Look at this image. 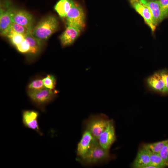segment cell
<instances>
[{
	"label": "cell",
	"instance_id": "1",
	"mask_svg": "<svg viewBox=\"0 0 168 168\" xmlns=\"http://www.w3.org/2000/svg\"><path fill=\"white\" fill-rule=\"evenodd\" d=\"M58 22L57 18L49 16L42 19L32 29L33 36L42 43L47 40L58 29Z\"/></svg>",
	"mask_w": 168,
	"mask_h": 168
},
{
	"label": "cell",
	"instance_id": "2",
	"mask_svg": "<svg viewBox=\"0 0 168 168\" xmlns=\"http://www.w3.org/2000/svg\"><path fill=\"white\" fill-rule=\"evenodd\" d=\"M110 157L109 151L103 148L98 140L94 138L89 150L84 155L79 157L78 159L82 164L87 165L105 161Z\"/></svg>",
	"mask_w": 168,
	"mask_h": 168
},
{
	"label": "cell",
	"instance_id": "3",
	"mask_svg": "<svg viewBox=\"0 0 168 168\" xmlns=\"http://www.w3.org/2000/svg\"><path fill=\"white\" fill-rule=\"evenodd\" d=\"M56 90L46 88L37 90H28L27 94L31 101L37 106L43 109L44 106L51 101L58 93Z\"/></svg>",
	"mask_w": 168,
	"mask_h": 168
},
{
	"label": "cell",
	"instance_id": "4",
	"mask_svg": "<svg viewBox=\"0 0 168 168\" xmlns=\"http://www.w3.org/2000/svg\"><path fill=\"white\" fill-rule=\"evenodd\" d=\"M66 17L67 26L82 30L85 26V15L83 9L80 4L74 1Z\"/></svg>",
	"mask_w": 168,
	"mask_h": 168
},
{
	"label": "cell",
	"instance_id": "5",
	"mask_svg": "<svg viewBox=\"0 0 168 168\" xmlns=\"http://www.w3.org/2000/svg\"><path fill=\"white\" fill-rule=\"evenodd\" d=\"M109 120L103 114L91 117L86 123V129L98 140L99 136L106 128Z\"/></svg>",
	"mask_w": 168,
	"mask_h": 168
},
{
	"label": "cell",
	"instance_id": "6",
	"mask_svg": "<svg viewBox=\"0 0 168 168\" xmlns=\"http://www.w3.org/2000/svg\"><path fill=\"white\" fill-rule=\"evenodd\" d=\"M144 82L149 91L165 96V85L159 70L145 78Z\"/></svg>",
	"mask_w": 168,
	"mask_h": 168
},
{
	"label": "cell",
	"instance_id": "7",
	"mask_svg": "<svg viewBox=\"0 0 168 168\" xmlns=\"http://www.w3.org/2000/svg\"><path fill=\"white\" fill-rule=\"evenodd\" d=\"M11 16L12 22L20 24L30 30H32L34 28V17L27 12L12 7Z\"/></svg>",
	"mask_w": 168,
	"mask_h": 168
},
{
	"label": "cell",
	"instance_id": "8",
	"mask_svg": "<svg viewBox=\"0 0 168 168\" xmlns=\"http://www.w3.org/2000/svg\"><path fill=\"white\" fill-rule=\"evenodd\" d=\"M115 139L113 122L112 120H109L106 128L99 136L98 141L103 148L109 151L111 146Z\"/></svg>",
	"mask_w": 168,
	"mask_h": 168
},
{
	"label": "cell",
	"instance_id": "9",
	"mask_svg": "<svg viewBox=\"0 0 168 168\" xmlns=\"http://www.w3.org/2000/svg\"><path fill=\"white\" fill-rule=\"evenodd\" d=\"M39 115V113L37 111L24 110L22 113V121L25 127L35 130L42 136L43 133L40 131L38 121Z\"/></svg>",
	"mask_w": 168,
	"mask_h": 168
},
{
	"label": "cell",
	"instance_id": "10",
	"mask_svg": "<svg viewBox=\"0 0 168 168\" xmlns=\"http://www.w3.org/2000/svg\"><path fill=\"white\" fill-rule=\"evenodd\" d=\"M132 7L143 18L146 23L152 31H154L156 26L154 24L152 15L149 8L139 0H131Z\"/></svg>",
	"mask_w": 168,
	"mask_h": 168
},
{
	"label": "cell",
	"instance_id": "11",
	"mask_svg": "<svg viewBox=\"0 0 168 168\" xmlns=\"http://www.w3.org/2000/svg\"><path fill=\"white\" fill-rule=\"evenodd\" d=\"M8 2L1 6L0 14V30L2 35L4 36L12 23L11 12L12 7Z\"/></svg>",
	"mask_w": 168,
	"mask_h": 168
},
{
	"label": "cell",
	"instance_id": "12",
	"mask_svg": "<svg viewBox=\"0 0 168 168\" xmlns=\"http://www.w3.org/2000/svg\"><path fill=\"white\" fill-rule=\"evenodd\" d=\"M150 9L154 24L157 25L163 19L158 0H139Z\"/></svg>",
	"mask_w": 168,
	"mask_h": 168
},
{
	"label": "cell",
	"instance_id": "13",
	"mask_svg": "<svg viewBox=\"0 0 168 168\" xmlns=\"http://www.w3.org/2000/svg\"><path fill=\"white\" fill-rule=\"evenodd\" d=\"M82 30L72 26H67L60 36L62 45L66 46L72 44L79 35Z\"/></svg>",
	"mask_w": 168,
	"mask_h": 168
},
{
	"label": "cell",
	"instance_id": "14",
	"mask_svg": "<svg viewBox=\"0 0 168 168\" xmlns=\"http://www.w3.org/2000/svg\"><path fill=\"white\" fill-rule=\"evenodd\" d=\"M94 138L89 131L86 129L84 131L77 147V153L79 157L82 156L88 151Z\"/></svg>",
	"mask_w": 168,
	"mask_h": 168
},
{
	"label": "cell",
	"instance_id": "15",
	"mask_svg": "<svg viewBox=\"0 0 168 168\" xmlns=\"http://www.w3.org/2000/svg\"><path fill=\"white\" fill-rule=\"evenodd\" d=\"M150 165V156L147 150L142 147L138 151L132 166L134 168H146Z\"/></svg>",
	"mask_w": 168,
	"mask_h": 168
},
{
	"label": "cell",
	"instance_id": "16",
	"mask_svg": "<svg viewBox=\"0 0 168 168\" xmlns=\"http://www.w3.org/2000/svg\"><path fill=\"white\" fill-rule=\"evenodd\" d=\"M25 38L30 44V49L29 55L35 56L38 55L42 49V43L33 36L31 31L29 32L25 35Z\"/></svg>",
	"mask_w": 168,
	"mask_h": 168
},
{
	"label": "cell",
	"instance_id": "17",
	"mask_svg": "<svg viewBox=\"0 0 168 168\" xmlns=\"http://www.w3.org/2000/svg\"><path fill=\"white\" fill-rule=\"evenodd\" d=\"M74 2L73 0H59L54 6V9L60 17H66Z\"/></svg>",
	"mask_w": 168,
	"mask_h": 168
},
{
	"label": "cell",
	"instance_id": "18",
	"mask_svg": "<svg viewBox=\"0 0 168 168\" xmlns=\"http://www.w3.org/2000/svg\"><path fill=\"white\" fill-rule=\"evenodd\" d=\"M145 148L147 150L150 156V165L154 166L156 168H162L168 166V164L163 160L158 153L153 152Z\"/></svg>",
	"mask_w": 168,
	"mask_h": 168
},
{
	"label": "cell",
	"instance_id": "19",
	"mask_svg": "<svg viewBox=\"0 0 168 168\" xmlns=\"http://www.w3.org/2000/svg\"><path fill=\"white\" fill-rule=\"evenodd\" d=\"M4 36L7 37L12 44L16 47L25 39V35L9 29L6 33Z\"/></svg>",
	"mask_w": 168,
	"mask_h": 168
},
{
	"label": "cell",
	"instance_id": "20",
	"mask_svg": "<svg viewBox=\"0 0 168 168\" xmlns=\"http://www.w3.org/2000/svg\"><path fill=\"white\" fill-rule=\"evenodd\" d=\"M168 141V139H167L154 143L147 144L144 145L143 147L153 152L159 153Z\"/></svg>",
	"mask_w": 168,
	"mask_h": 168
},
{
	"label": "cell",
	"instance_id": "21",
	"mask_svg": "<svg viewBox=\"0 0 168 168\" xmlns=\"http://www.w3.org/2000/svg\"><path fill=\"white\" fill-rule=\"evenodd\" d=\"M43 81L45 88L52 90L55 89L56 80L54 76L48 74L43 79Z\"/></svg>",
	"mask_w": 168,
	"mask_h": 168
},
{
	"label": "cell",
	"instance_id": "22",
	"mask_svg": "<svg viewBox=\"0 0 168 168\" xmlns=\"http://www.w3.org/2000/svg\"><path fill=\"white\" fill-rule=\"evenodd\" d=\"M45 88L43 81V79L37 78L31 82L28 86V90H37Z\"/></svg>",
	"mask_w": 168,
	"mask_h": 168
},
{
	"label": "cell",
	"instance_id": "23",
	"mask_svg": "<svg viewBox=\"0 0 168 168\" xmlns=\"http://www.w3.org/2000/svg\"><path fill=\"white\" fill-rule=\"evenodd\" d=\"M9 29L12 30L18 33L25 35L29 32L32 31L29 30L25 26L20 24L12 22L8 30Z\"/></svg>",
	"mask_w": 168,
	"mask_h": 168
},
{
	"label": "cell",
	"instance_id": "24",
	"mask_svg": "<svg viewBox=\"0 0 168 168\" xmlns=\"http://www.w3.org/2000/svg\"><path fill=\"white\" fill-rule=\"evenodd\" d=\"M15 47L20 52L29 55L30 51V45L28 41L25 39Z\"/></svg>",
	"mask_w": 168,
	"mask_h": 168
},
{
	"label": "cell",
	"instance_id": "25",
	"mask_svg": "<svg viewBox=\"0 0 168 168\" xmlns=\"http://www.w3.org/2000/svg\"><path fill=\"white\" fill-rule=\"evenodd\" d=\"M165 85V96L168 95V69L164 68L159 70Z\"/></svg>",
	"mask_w": 168,
	"mask_h": 168
},
{
	"label": "cell",
	"instance_id": "26",
	"mask_svg": "<svg viewBox=\"0 0 168 168\" xmlns=\"http://www.w3.org/2000/svg\"><path fill=\"white\" fill-rule=\"evenodd\" d=\"M164 19L168 16V0H158Z\"/></svg>",
	"mask_w": 168,
	"mask_h": 168
},
{
	"label": "cell",
	"instance_id": "27",
	"mask_svg": "<svg viewBox=\"0 0 168 168\" xmlns=\"http://www.w3.org/2000/svg\"><path fill=\"white\" fill-rule=\"evenodd\" d=\"M158 154L163 160L168 164V141Z\"/></svg>",
	"mask_w": 168,
	"mask_h": 168
}]
</instances>
